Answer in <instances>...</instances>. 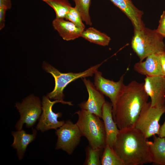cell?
Returning <instances> with one entry per match:
<instances>
[{
    "label": "cell",
    "instance_id": "cell-1",
    "mask_svg": "<svg viewBox=\"0 0 165 165\" xmlns=\"http://www.w3.org/2000/svg\"><path fill=\"white\" fill-rule=\"evenodd\" d=\"M148 97L144 83L134 80L125 85L112 110L114 120L119 130L134 127Z\"/></svg>",
    "mask_w": 165,
    "mask_h": 165
},
{
    "label": "cell",
    "instance_id": "cell-2",
    "mask_svg": "<svg viewBox=\"0 0 165 165\" xmlns=\"http://www.w3.org/2000/svg\"><path fill=\"white\" fill-rule=\"evenodd\" d=\"M149 141L135 128L119 130L113 148L124 165H141L152 162Z\"/></svg>",
    "mask_w": 165,
    "mask_h": 165
},
{
    "label": "cell",
    "instance_id": "cell-3",
    "mask_svg": "<svg viewBox=\"0 0 165 165\" xmlns=\"http://www.w3.org/2000/svg\"><path fill=\"white\" fill-rule=\"evenodd\" d=\"M78 116L76 123L82 136L94 149H104L106 145V134L103 120L96 115L82 109L75 112Z\"/></svg>",
    "mask_w": 165,
    "mask_h": 165
},
{
    "label": "cell",
    "instance_id": "cell-4",
    "mask_svg": "<svg viewBox=\"0 0 165 165\" xmlns=\"http://www.w3.org/2000/svg\"><path fill=\"white\" fill-rule=\"evenodd\" d=\"M163 38L156 29L144 27L140 30H134L131 47L142 61L149 55L165 51Z\"/></svg>",
    "mask_w": 165,
    "mask_h": 165
},
{
    "label": "cell",
    "instance_id": "cell-5",
    "mask_svg": "<svg viewBox=\"0 0 165 165\" xmlns=\"http://www.w3.org/2000/svg\"><path fill=\"white\" fill-rule=\"evenodd\" d=\"M101 64V63L93 66L82 72L63 73L46 62H43V68L52 75L55 81L53 90L48 93L47 96L50 99L64 101L63 90L68 84L79 78L93 76Z\"/></svg>",
    "mask_w": 165,
    "mask_h": 165
},
{
    "label": "cell",
    "instance_id": "cell-6",
    "mask_svg": "<svg viewBox=\"0 0 165 165\" xmlns=\"http://www.w3.org/2000/svg\"><path fill=\"white\" fill-rule=\"evenodd\" d=\"M165 113V105L161 107H152L150 102L144 106L136 122L134 127L146 138L155 135H159V121Z\"/></svg>",
    "mask_w": 165,
    "mask_h": 165
},
{
    "label": "cell",
    "instance_id": "cell-7",
    "mask_svg": "<svg viewBox=\"0 0 165 165\" xmlns=\"http://www.w3.org/2000/svg\"><path fill=\"white\" fill-rule=\"evenodd\" d=\"M16 107L20 114V118L15 127L17 130L22 129L24 124L28 128L32 127L42 112V104L39 98L31 95L24 98L22 103H16Z\"/></svg>",
    "mask_w": 165,
    "mask_h": 165
},
{
    "label": "cell",
    "instance_id": "cell-8",
    "mask_svg": "<svg viewBox=\"0 0 165 165\" xmlns=\"http://www.w3.org/2000/svg\"><path fill=\"white\" fill-rule=\"evenodd\" d=\"M56 130L57 137L56 149H62L68 155L72 154L79 144L82 136L77 125L68 120Z\"/></svg>",
    "mask_w": 165,
    "mask_h": 165
},
{
    "label": "cell",
    "instance_id": "cell-9",
    "mask_svg": "<svg viewBox=\"0 0 165 165\" xmlns=\"http://www.w3.org/2000/svg\"><path fill=\"white\" fill-rule=\"evenodd\" d=\"M49 99L47 96H43L42 98V112L36 126V129L42 132L50 129L56 130L65 122L64 120H58V118L61 117L62 115L60 112L55 113L53 111L52 107L54 104L61 103L69 105H73L72 102L59 100L51 101Z\"/></svg>",
    "mask_w": 165,
    "mask_h": 165
},
{
    "label": "cell",
    "instance_id": "cell-10",
    "mask_svg": "<svg viewBox=\"0 0 165 165\" xmlns=\"http://www.w3.org/2000/svg\"><path fill=\"white\" fill-rule=\"evenodd\" d=\"M94 75L95 86L110 99L113 108L125 85L123 83L124 75L120 77L118 81L115 82L104 78L102 73L98 71Z\"/></svg>",
    "mask_w": 165,
    "mask_h": 165
},
{
    "label": "cell",
    "instance_id": "cell-11",
    "mask_svg": "<svg viewBox=\"0 0 165 165\" xmlns=\"http://www.w3.org/2000/svg\"><path fill=\"white\" fill-rule=\"evenodd\" d=\"M144 88L151 98L152 107H161L165 105V76H146Z\"/></svg>",
    "mask_w": 165,
    "mask_h": 165
},
{
    "label": "cell",
    "instance_id": "cell-12",
    "mask_svg": "<svg viewBox=\"0 0 165 165\" xmlns=\"http://www.w3.org/2000/svg\"><path fill=\"white\" fill-rule=\"evenodd\" d=\"M88 94L87 101L79 105L82 109L96 115L101 118L102 108L105 102L103 94L99 91L89 79L86 78L82 79Z\"/></svg>",
    "mask_w": 165,
    "mask_h": 165
},
{
    "label": "cell",
    "instance_id": "cell-13",
    "mask_svg": "<svg viewBox=\"0 0 165 165\" xmlns=\"http://www.w3.org/2000/svg\"><path fill=\"white\" fill-rule=\"evenodd\" d=\"M162 53L151 54L146 58L145 61L136 63L134 66V70L146 76H165L160 61V56Z\"/></svg>",
    "mask_w": 165,
    "mask_h": 165
},
{
    "label": "cell",
    "instance_id": "cell-14",
    "mask_svg": "<svg viewBox=\"0 0 165 165\" xmlns=\"http://www.w3.org/2000/svg\"><path fill=\"white\" fill-rule=\"evenodd\" d=\"M122 11L131 21L134 30L145 27L142 18L144 13L139 9L131 0H109Z\"/></svg>",
    "mask_w": 165,
    "mask_h": 165
},
{
    "label": "cell",
    "instance_id": "cell-15",
    "mask_svg": "<svg viewBox=\"0 0 165 165\" xmlns=\"http://www.w3.org/2000/svg\"><path fill=\"white\" fill-rule=\"evenodd\" d=\"M111 103L106 101L102 108L101 118L103 122L106 134V144L112 147L119 130L115 122L112 115Z\"/></svg>",
    "mask_w": 165,
    "mask_h": 165
},
{
    "label": "cell",
    "instance_id": "cell-16",
    "mask_svg": "<svg viewBox=\"0 0 165 165\" xmlns=\"http://www.w3.org/2000/svg\"><path fill=\"white\" fill-rule=\"evenodd\" d=\"M52 25L64 40H73L81 37L84 29L80 28L71 22L64 18H55Z\"/></svg>",
    "mask_w": 165,
    "mask_h": 165
},
{
    "label": "cell",
    "instance_id": "cell-17",
    "mask_svg": "<svg viewBox=\"0 0 165 165\" xmlns=\"http://www.w3.org/2000/svg\"><path fill=\"white\" fill-rule=\"evenodd\" d=\"M32 131L31 134H27L22 129L12 132L14 138L12 146L16 150L18 157L20 160L22 159L28 145L36 138V130L32 127Z\"/></svg>",
    "mask_w": 165,
    "mask_h": 165
},
{
    "label": "cell",
    "instance_id": "cell-18",
    "mask_svg": "<svg viewBox=\"0 0 165 165\" xmlns=\"http://www.w3.org/2000/svg\"><path fill=\"white\" fill-rule=\"evenodd\" d=\"M148 143L152 162L165 165V138L158 136Z\"/></svg>",
    "mask_w": 165,
    "mask_h": 165
},
{
    "label": "cell",
    "instance_id": "cell-19",
    "mask_svg": "<svg viewBox=\"0 0 165 165\" xmlns=\"http://www.w3.org/2000/svg\"><path fill=\"white\" fill-rule=\"evenodd\" d=\"M81 37L89 41L103 46H108L110 38L93 27H90L82 32Z\"/></svg>",
    "mask_w": 165,
    "mask_h": 165
},
{
    "label": "cell",
    "instance_id": "cell-20",
    "mask_svg": "<svg viewBox=\"0 0 165 165\" xmlns=\"http://www.w3.org/2000/svg\"><path fill=\"white\" fill-rule=\"evenodd\" d=\"M54 10L57 18L65 19L72 7L68 0H41Z\"/></svg>",
    "mask_w": 165,
    "mask_h": 165
},
{
    "label": "cell",
    "instance_id": "cell-21",
    "mask_svg": "<svg viewBox=\"0 0 165 165\" xmlns=\"http://www.w3.org/2000/svg\"><path fill=\"white\" fill-rule=\"evenodd\" d=\"M102 165H124L120 157L113 148L106 144L101 157Z\"/></svg>",
    "mask_w": 165,
    "mask_h": 165
},
{
    "label": "cell",
    "instance_id": "cell-22",
    "mask_svg": "<svg viewBox=\"0 0 165 165\" xmlns=\"http://www.w3.org/2000/svg\"><path fill=\"white\" fill-rule=\"evenodd\" d=\"M75 2V7L79 13L83 21L87 25L91 26L92 22L89 13L91 0H72Z\"/></svg>",
    "mask_w": 165,
    "mask_h": 165
},
{
    "label": "cell",
    "instance_id": "cell-23",
    "mask_svg": "<svg viewBox=\"0 0 165 165\" xmlns=\"http://www.w3.org/2000/svg\"><path fill=\"white\" fill-rule=\"evenodd\" d=\"M104 149H94L90 145L86 148V157L84 165H101V159Z\"/></svg>",
    "mask_w": 165,
    "mask_h": 165
},
{
    "label": "cell",
    "instance_id": "cell-24",
    "mask_svg": "<svg viewBox=\"0 0 165 165\" xmlns=\"http://www.w3.org/2000/svg\"><path fill=\"white\" fill-rule=\"evenodd\" d=\"M65 19L71 22L77 26L85 29V27L82 22L81 17L75 7H71Z\"/></svg>",
    "mask_w": 165,
    "mask_h": 165
},
{
    "label": "cell",
    "instance_id": "cell-25",
    "mask_svg": "<svg viewBox=\"0 0 165 165\" xmlns=\"http://www.w3.org/2000/svg\"><path fill=\"white\" fill-rule=\"evenodd\" d=\"M156 30L158 33L165 38V10L163 11L160 16L159 24Z\"/></svg>",
    "mask_w": 165,
    "mask_h": 165
},
{
    "label": "cell",
    "instance_id": "cell-26",
    "mask_svg": "<svg viewBox=\"0 0 165 165\" xmlns=\"http://www.w3.org/2000/svg\"><path fill=\"white\" fill-rule=\"evenodd\" d=\"M7 9L4 8H0V29H2L5 25V18L6 11Z\"/></svg>",
    "mask_w": 165,
    "mask_h": 165
},
{
    "label": "cell",
    "instance_id": "cell-27",
    "mask_svg": "<svg viewBox=\"0 0 165 165\" xmlns=\"http://www.w3.org/2000/svg\"><path fill=\"white\" fill-rule=\"evenodd\" d=\"M11 6L10 0H0V8H4L8 10L11 9Z\"/></svg>",
    "mask_w": 165,
    "mask_h": 165
},
{
    "label": "cell",
    "instance_id": "cell-28",
    "mask_svg": "<svg viewBox=\"0 0 165 165\" xmlns=\"http://www.w3.org/2000/svg\"><path fill=\"white\" fill-rule=\"evenodd\" d=\"M160 61L163 72L165 75V51L161 53Z\"/></svg>",
    "mask_w": 165,
    "mask_h": 165
},
{
    "label": "cell",
    "instance_id": "cell-29",
    "mask_svg": "<svg viewBox=\"0 0 165 165\" xmlns=\"http://www.w3.org/2000/svg\"><path fill=\"white\" fill-rule=\"evenodd\" d=\"M159 136L165 138V121L160 127Z\"/></svg>",
    "mask_w": 165,
    "mask_h": 165
}]
</instances>
